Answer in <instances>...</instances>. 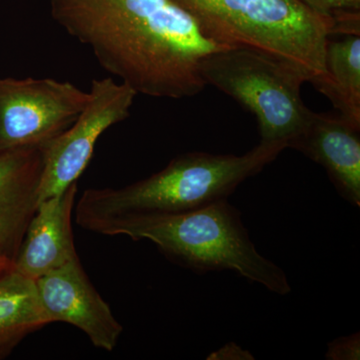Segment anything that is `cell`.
<instances>
[{"label":"cell","mask_w":360,"mask_h":360,"mask_svg":"<svg viewBox=\"0 0 360 360\" xmlns=\"http://www.w3.org/2000/svg\"><path fill=\"white\" fill-rule=\"evenodd\" d=\"M84 110L65 131L45 144L39 203L77 182L104 132L130 116L137 94L113 77L94 79Z\"/></svg>","instance_id":"cell-7"},{"label":"cell","mask_w":360,"mask_h":360,"mask_svg":"<svg viewBox=\"0 0 360 360\" xmlns=\"http://www.w3.org/2000/svg\"><path fill=\"white\" fill-rule=\"evenodd\" d=\"M11 267H13V262L0 251V276H4Z\"/></svg>","instance_id":"cell-17"},{"label":"cell","mask_w":360,"mask_h":360,"mask_svg":"<svg viewBox=\"0 0 360 360\" xmlns=\"http://www.w3.org/2000/svg\"><path fill=\"white\" fill-rule=\"evenodd\" d=\"M360 125L338 112H312L309 124L290 148L300 151L328 172L336 191L360 206Z\"/></svg>","instance_id":"cell-10"},{"label":"cell","mask_w":360,"mask_h":360,"mask_svg":"<svg viewBox=\"0 0 360 360\" xmlns=\"http://www.w3.org/2000/svg\"><path fill=\"white\" fill-rule=\"evenodd\" d=\"M212 360H251L255 356L248 350L239 347L236 342H229L224 347L215 350L208 355L207 359Z\"/></svg>","instance_id":"cell-16"},{"label":"cell","mask_w":360,"mask_h":360,"mask_svg":"<svg viewBox=\"0 0 360 360\" xmlns=\"http://www.w3.org/2000/svg\"><path fill=\"white\" fill-rule=\"evenodd\" d=\"M285 148L259 142L243 155L187 153L160 172L122 188H89L78 200L80 227L108 236L135 217L172 214L226 200L246 179L259 174Z\"/></svg>","instance_id":"cell-2"},{"label":"cell","mask_w":360,"mask_h":360,"mask_svg":"<svg viewBox=\"0 0 360 360\" xmlns=\"http://www.w3.org/2000/svg\"><path fill=\"white\" fill-rule=\"evenodd\" d=\"M40 305L51 323L65 322L105 352L117 347L123 328L94 288L79 258L34 281Z\"/></svg>","instance_id":"cell-8"},{"label":"cell","mask_w":360,"mask_h":360,"mask_svg":"<svg viewBox=\"0 0 360 360\" xmlns=\"http://www.w3.org/2000/svg\"><path fill=\"white\" fill-rule=\"evenodd\" d=\"M77 194L75 182L39 203L13 262L16 271L37 281L78 257L71 224Z\"/></svg>","instance_id":"cell-9"},{"label":"cell","mask_w":360,"mask_h":360,"mask_svg":"<svg viewBox=\"0 0 360 360\" xmlns=\"http://www.w3.org/2000/svg\"><path fill=\"white\" fill-rule=\"evenodd\" d=\"M201 75L206 85L217 87L255 116L262 143L290 148L309 124L312 111L300 94L307 79L262 52L243 47L215 52L203 61Z\"/></svg>","instance_id":"cell-5"},{"label":"cell","mask_w":360,"mask_h":360,"mask_svg":"<svg viewBox=\"0 0 360 360\" xmlns=\"http://www.w3.org/2000/svg\"><path fill=\"white\" fill-rule=\"evenodd\" d=\"M115 236L149 240L168 260L198 274L231 270L276 295L291 291L285 272L258 252L229 198L187 212L135 217L112 227L108 236Z\"/></svg>","instance_id":"cell-3"},{"label":"cell","mask_w":360,"mask_h":360,"mask_svg":"<svg viewBox=\"0 0 360 360\" xmlns=\"http://www.w3.org/2000/svg\"><path fill=\"white\" fill-rule=\"evenodd\" d=\"M41 148L0 150V251L11 262L39 206Z\"/></svg>","instance_id":"cell-11"},{"label":"cell","mask_w":360,"mask_h":360,"mask_svg":"<svg viewBox=\"0 0 360 360\" xmlns=\"http://www.w3.org/2000/svg\"><path fill=\"white\" fill-rule=\"evenodd\" d=\"M326 359L329 360H359L360 359L359 333L342 336L328 343Z\"/></svg>","instance_id":"cell-15"},{"label":"cell","mask_w":360,"mask_h":360,"mask_svg":"<svg viewBox=\"0 0 360 360\" xmlns=\"http://www.w3.org/2000/svg\"><path fill=\"white\" fill-rule=\"evenodd\" d=\"M47 324L51 322L40 305L34 281L11 267L0 276V359Z\"/></svg>","instance_id":"cell-13"},{"label":"cell","mask_w":360,"mask_h":360,"mask_svg":"<svg viewBox=\"0 0 360 360\" xmlns=\"http://www.w3.org/2000/svg\"><path fill=\"white\" fill-rule=\"evenodd\" d=\"M52 18L137 96L182 99L206 86L201 66L229 49L174 0H49Z\"/></svg>","instance_id":"cell-1"},{"label":"cell","mask_w":360,"mask_h":360,"mask_svg":"<svg viewBox=\"0 0 360 360\" xmlns=\"http://www.w3.org/2000/svg\"><path fill=\"white\" fill-rule=\"evenodd\" d=\"M89 91L53 78L0 77V150L44 148L77 120Z\"/></svg>","instance_id":"cell-6"},{"label":"cell","mask_w":360,"mask_h":360,"mask_svg":"<svg viewBox=\"0 0 360 360\" xmlns=\"http://www.w3.org/2000/svg\"><path fill=\"white\" fill-rule=\"evenodd\" d=\"M326 72L312 84L338 112L360 125V34H345L326 42Z\"/></svg>","instance_id":"cell-12"},{"label":"cell","mask_w":360,"mask_h":360,"mask_svg":"<svg viewBox=\"0 0 360 360\" xmlns=\"http://www.w3.org/2000/svg\"><path fill=\"white\" fill-rule=\"evenodd\" d=\"M210 39L262 52L314 82L326 72L335 21L300 0H174Z\"/></svg>","instance_id":"cell-4"},{"label":"cell","mask_w":360,"mask_h":360,"mask_svg":"<svg viewBox=\"0 0 360 360\" xmlns=\"http://www.w3.org/2000/svg\"><path fill=\"white\" fill-rule=\"evenodd\" d=\"M314 13L336 20L341 16L360 13V0H300Z\"/></svg>","instance_id":"cell-14"}]
</instances>
